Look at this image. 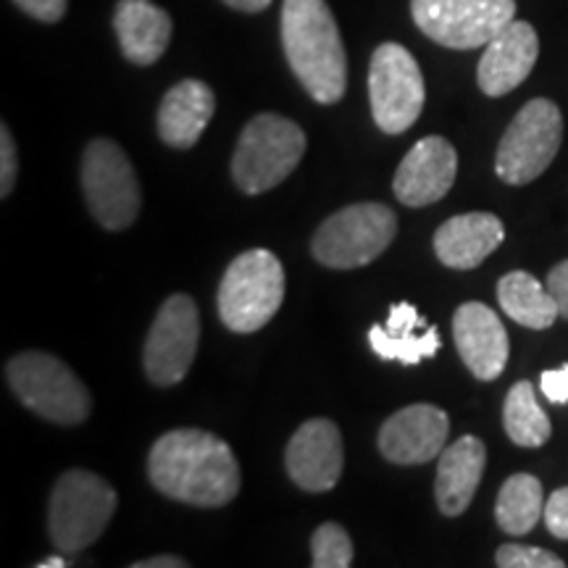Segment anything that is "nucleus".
<instances>
[{"mask_svg":"<svg viewBox=\"0 0 568 568\" xmlns=\"http://www.w3.org/2000/svg\"><path fill=\"white\" fill-rule=\"evenodd\" d=\"M368 343L382 361H400L414 366L424 358H435L439 347V332L424 316H418L416 305L397 303L389 311L385 326H372Z\"/></svg>","mask_w":568,"mask_h":568,"instance_id":"22","label":"nucleus"},{"mask_svg":"<svg viewBox=\"0 0 568 568\" xmlns=\"http://www.w3.org/2000/svg\"><path fill=\"white\" fill-rule=\"evenodd\" d=\"M290 479L305 493H329L343 477V435L329 418H311L290 439L284 453Z\"/></svg>","mask_w":568,"mask_h":568,"instance_id":"13","label":"nucleus"},{"mask_svg":"<svg viewBox=\"0 0 568 568\" xmlns=\"http://www.w3.org/2000/svg\"><path fill=\"white\" fill-rule=\"evenodd\" d=\"M132 568H187V560L176 556H159L140 560V564H132Z\"/></svg>","mask_w":568,"mask_h":568,"instance_id":"33","label":"nucleus"},{"mask_svg":"<svg viewBox=\"0 0 568 568\" xmlns=\"http://www.w3.org/2000/svg\"><path fill=\"white\" fill-rule=\"evenodd\" d=\"M21 11L30 13L32 19L45 21V24H55L67 13L69 0H13Z\"/></svg>","mask_w":568,"mask_h":568,"instance_id":"30","label":"nucleus"},{"mask_svg":"<svg viewBox=\"0 0 568 568\" xmlns=\"http://www.w3.org/2000/svg\"><path fill=\"white\" fill-rule=\"evenodd\" d=\"M450 418L429 403L400 408L382 424L379 450L389 464L416 466L437 458L445 450Z\"/></svg>","mask_w":568,"mask_h":568,"instance_id":"15","label":"nucleus"},{"mask_svg":"<svg viewBox=\"0 0 568 568\" xmlns=\"http://www.w3.org/2000/svg\"><path fill=\"white\" fill-rule=\"evenodd\" d=\"M6 379L13 395L32 414L53 424L74 426L90 416L92 397L82 379L51 353L27 351L13 355L6 366Z\"/></svg>","mask_w":568,"mask_h":568,"instance_id":"4","label":"nucleus"},{"mask_svg":"<svg viewBox=\"0 0 568 568\" xmlns=\"http://www.w3.org/2000/svg\"><path fill=\"white\" fill-rule=\"evenodd\" d=\"M539 389H542V395L548 397L550 403H556V406L568 403V366L550 368V372L539 376Z\"/></svg>","mask_w":568,"mask_h":568,"instance_id":"31","label":"nucleus"},{"mask_svg":"<svg viewBox=\"0 0 568 568\" xmlns=\"http://www.w3.org/2000/svg\"><path fill=\"white\" fill-rule=\"evenodd\" d=\"M216 111V95L201 80H182L163 95L159 109V138L176 151L193 148Z\"/></svg>","mask_w":568,"mask_h":568,"instance_id":"21","label":"nucleus"},{"mask_svg":"<svg viewBox=\"0 0 568 568\" xmlns=\"http://www.w3.org/2000/svg\"><path fill=\"white\" fill-rule=\"evenodd\" d=\"M506 240V226L495 213L474 211L453 216L435 234V253L450 268H477Z\"/></svg>","mask_w":568,"mask_h":568,"instance_id":"18","label":"nucleus"},{"mask_svg":"<svg viewBox=\"0 0 568 568\" xmlns=\"http://www.w3.org/2000/svg\"><path fill=\"white\" fill-rule=\"evenodd\" d=\"M503 424L510 443L518 447H542L552 435L548 414L539 408L531 382H516L503 406Z\"/></svg>","mask_w":568,"mask_h":568,"instance_id":"25","label":"nucleus"},{"mask_svg":"<svg viewBox=\"0 0 568 568\" xmlns=\"http://www.w3.org/2000/svg\"><path fill=\"white\" fill-rule=\"evenodd\" d=\"M497 303L516 324L548 329L560 316L548 284H539L529 272H510L497 282Z\"/></svg>","mask_w":568,"mask_h":568,"instance_id":"23","label":"nucleus"},{"mask_svg":"<svg viewBox=\"0 0 568 568\" xmlns=\"http://www.w3.org/2000/svg\"><path fill=\"white\" fill-rule=\"evenodd\" d=\"M82 187L88 209L105 230H126L140 213V182L116 142L92 140L82 155Z\"/></svg>","mask_w":568,"mask_h":568,"instance_id":"9","label":"nucleus"},{"mask_svg":"<svg viewBox=\"0 0 568 568\" xmlns=\"http://www.w3.org/2000/svg\"><path fill=\"white\" fill-rule=\"evenodd\" d=\"M116 514V489L98 474L74 468L55 481L48 506V531L63 556H74L98 542Z\"/></svg>","mask_w":568,"mask_h":568,"instance_id":"5","label":"nucleus"},{"mask_svg":"<svg viewBox=\"0 0 568 568\" xmlns=\"http://www.w3.org/2000/svg\"><path fill=\"white\" fill-rule=\"evenodd\" d=\"M63 566H67V560L59 556H51L48 560H40L38 564V568H63Z\"/></svg>","mask_w":568,"mask_h":568,"instance_id":"35","label":"nucleus"},{"mask_svg":"<svg viewBox=\"0 0 568 568\" xmlns=\"http://www.w3.org/2000/svg\"><path fill=\"white\" fill-rule=\"evenodd\" d=\"M201 339L197 305L190 295H172L161 305L145 339V374L153 385L172 387L187 376Z\"/></svg>","mask_w":568,"mask_h":568,"instance_id":"12","label":"nucleus"},{"mask_svg":"<svg viewBox=\"0 0 568 568\" xmlns=\"http://www.w3.org/2000/svg\"><path fill=\"white\" fill-rule=\"evenodd\" d=\"M311 552L314 568H351L353 566V542L347 531L335 521H326L311 537Z\"/></svg>","mask_w":568,"mask_h":568,"instance_id":"26","label":"nucleus"},{"mask_svg":"<svg viewBox=\"0 0 568 568\" xmlns=\"http://www.w3.org/2000/svg\"><path fill=\"white\" fill-rule=\"evenodd\" d=\"M226 6L234 11H243V13H258L266 11L272 6V0H224Z\"/></svg>","mask_w":568,"mask_h":568,"instance_id":"34","label":"nucleus"},{"mask_svg":"<svg viewBox=\"0 0 568 568\" xmlns=\"http://www.w3.org/2000/svg\"><path fill=\"white\" fill-rule=\"evenodd\" d=\"M453 337L468 372L479 382H495L508 364V332L485 303H464L453 316Z\"/></svg>","mask_w":568,"mask_h":568,"instance_id":"17","label":"nucleus"},{"mask_svg":"<svg viewBox=\"0 0 568 568\" xmlns=\"http://www.w3.org/2000/svg\"><path fill=\"white\" fill-rule=\"evenodd\" d=\"M284 301V268L272 251L255 247L232 261L219 284V316L226 329L247 335L272 322Z\"/></svg>","mask_w":568,"mask_h":568,"instance_id":"6","label":"nucleus"},{"mask_svg":"<svg viewBox=\"0 0 568 568\" xmlns=\"http://www.w3.org/2000/svg\"><path fill=\"white\" fill-rule=\"evenodd\" d=\"M410 13L437 45L474 51L516 19V0H410Z\"/></svg>","mask_w":568,"mask_h":568,"instance_id":"11","label":"nucleus"},{"mask_svg":"<svg viewBox=\"0 0 568 568\" xmlns=\"http://www.w3.org/2000/svg\"><path fill=\"white\" fill-rule=\"evenodd\" d=\"M305 132L280 113H258L240 134L232 159V176L247 195H261L276 187L301 163Z\"/></svg>","mask_w":568,"mask_h":568,"instance_id":"3","label":"nucleus"},{"mask_svg":"<svg viewBox=\"0 0 568 568\" xmlns=\"http://www.w3.org/2000/svg\"><path fill=\"white\" fill-rule=\"evenodd\" d=\"M282 45L297 82L316 103H337L347 88V59L326 0H284Z\"/></svg>","mask_w":568,"mask_h":568,"instance_id":"2","label":"nucleus"},{"mask_svg":"<svg viewBox=\"0 0 568 568\" xmlns=\"http://www.w3.org/2000/svg\"><path fill=\"white\" fill-rule=\"evenodd\" d=\"M148 474L161 495L197 508H222L240 493L232 447L201 429L166 432L153 445Z\"/></svg>","mask_w":568,"mask_h":568,"instance_id":"1","label":"nucleus"},{"mask_svg":"<svg viewBox=\"0 0 568 568\" xmlns=\"http://www.w3.org/2000/svg\"><path fill=\"white\" fill-rule=\"evenodd\" d=\"M564 140V116L548 98H535L508 124L495 155V172L508 184L535 182L550 166Z\"/></svg>","mask_w":568,"mask_h":568,"instance_id":"8","label":"nucleus"},{"mask_svg":"<svg viewBox=\"0 0 568 568\" xmlns=\"http://www.w3.org/2000/svg\"><path fill=\"white\" fill-rule=\"evenodd\" d=\"M495 564L500 568H564L566 560L550 550L510 542L495 552Z\"/></svg>","mask_w":568,"mask_h":568,"instance_id":"27","label":"nucleus"},{"mask_svg":"<svg viewBox=\"0 0 568 568\" xmlns=\"http://www.w3.org/2000/svg\"><path fill=\"white\" fill-rule=\"evenodd\" d=\"M539 59V38L529 21L514 19L503 27L481 53L477 82L485 95L503 98L514 92L535 69Z\"/></svg>","mask_w":568,"mask_h":568,"instance_id":"16","label":"nucleus"},{"mask_svg":"<svg viewBox=\"0 0 568 568\" xmlns=\"http://www.w3.org/2000/svg\"><path fill=\"white\" fill-rule=\"evenodd\" d=\"M397 216L382 203H355L332 213L314 234V255L329 268L372 264L395 240Z\"/></svg>","mask_w":568,"mask_h":568,"instance_id":"7","label":"nucleus"},{"mask_svg":"<svg viewBox=\"0 0 568 568\" xmlns=\"http://www.w3.org/2000/svg\"><path fill=\"white\" fill-rule=\"evenodd\" d=\"M17 142H13L9 126H0V195L9 197L17 182Z\"/></svg>","mask_w":568,"mask_h":568,"instance_id":"29","label":"nucleus"},{"mask_svg":"<svg viewBox=\"0 0 568 568\" xmlns=\"http://www.w3.org/2000/svg\"><path fill=\"white\" fill-rule=\"evenodd\" d=\"M548 290L550 295L556 297L560 316L568 318V261H560V264L548 274Z\"/></svg>","mask_w":568,"mask_h":568,"instance_id":"32","label":"nucleus"},{"mask_svg":"<svg viewBox=\"0 0 568 568\" xmlns=\"http://www.w3.org/2000/svg\"><path fill=\"white\" fill-rule=\"evenodd\" d=\"M487 466V447L479 437L466 435L439 453L437 506L445 516H460L471 506Z\"/></svg>","mask_w":568,"mask_h":568,"instance_id":"20","label":"nucleus"},{"mask_svg":"<svg viewBox=\"0 0 568 568\" xmlns=\"http://www.w3.org/2000/svg\"><path fill=\"white\" fill-rule=\"evenodd\" d=\"M545 516V493L542 481L531 474H514L500 487L495 503V518L510 537L529 535L537 527L539 518Z\"/></svg>","mask_w":568,"mask_h":568,"instance_id":"24","label":"nucleus"},{"mask_svg":"<svg viewBox=\"0 0 568 568\" xmlns=\"http://www.w3.org/2000/svg\"><path fill=\"white\" fill-rule=\"evenodd\" d=\"M368 98L374 122L382 132L403 134L424 111V74L414 55L397 42H382L368 69Z\"/></svg>","mask_w":568,"mask_h":568,"instance_id":"10","label":"nucleus"},{"mask_svg":"<svg viewBox=\"0 0 568 568\" xmlns=\"http://www.w3.org/2000/svg\"><path fill=\"white\" fill-rule=\"evenodd\" d=\"M113 30L126 61L151 67L166 53L172 40V17L153 0H119L113 11Z\"/></svg>","mask_w":568,"mask_h":568,"instance_id":"19","label":"nucleus"},{"mask_svg":"<svg viewBox=\"0 0 568 568\" xmlns=\"http://www.w3.org/2000/svg\"><path fill=\"white\" fill-rule=\"evenodd\" d=\"M545 527L552 537L568 539V487H560L545 500Z\"/></svg>","mask_w":568,"mask_h":568,"instance_id":"28","label":"nucleus"},{"mask_svg":"<svg viewBox=\"0 0 568 568\" xmlns=\"http://www.w3.org/2000/svg\"><path fill=\"white\" fill-rule=\"evenodd\" d=\"M458 174V153L439 134L418 140L395 172V195L403 205L422 209L450 193Z\"/></svg>","mask_w":568,"mask_h":568,"instance_id":"14","label":"nucleus"}]
</instances>
